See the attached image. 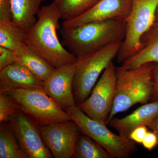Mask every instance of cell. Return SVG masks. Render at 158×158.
Here are the masks:
<instances>
[{"instance_id":"obj_1","label":"cell","mask_w":158,"mask_h":158,"mask_svg":"<svg viewBox=\"0 0 158 158\" xmlns=\"http://www.w3.org/2000/svg\"><path fill=\"white\" fill-rule=\"evenodd\" d=\"M37 16L36 22L26 32L24 43L55 68L76 62L77 58L58 38L62 16L55 0L42 6Z\"/></svg>"},{"instance_id":"obj_2","label":"cell","mask_w":158,"mask_h":158,"mask_svg":"<svg viewBox=\"0 0 158 158\" xmlns=\"http://www.w3.org/2000/svg\"><path fill=\"white\" fill-rule=\"evenodd\" d=\"M126 23L121 21H94L70 28L62 27V45L77 58L118 41H123Z\"/></svg>"},{"instance_id":"obj_3","label":"cell","mask_w":158,"mask_h":158,"mask_svg":"<svg viewBox=\"0 0 158 158\" xmlns=\"http://www.w3.org/2000/svg\"><path fill=\"white\" fill-rule=\"evenodd\" d=\"M156 62H148L138 68L116 69V92L107 125L117 113L134 105L148 103L152 98L153 70Z\"/></svg>"},{"instance_id":"obj_4","label":"cell","mask_w":158,"mask_h":158,"mask_svg":"<svg viewBox=\"0 0 158 158\" xmlns=\"http://www.w3.org/2000/svg\"><path fill=\"white\" fill-rule=\"evenodd\" d=\"M122 42L113 43L77 58L73 82V91L77 106L90 95L101 73L116 57Z\"/></svg>"},{"instance_id":"obj_5","label":"cell","mask_w":158,"mask_h":158,"mask_svg":"<svg viewBox=\"0 0 158 158\" xmlns=\"http://www.w3.org/2000/svg\"><path fill=\"white\" fill-rule=\"evenodd\" d=\"M13 98L19 111L27 114L38 125L54 124L71 120L46 93L43 88L18 89L5 91Z\"/></svg>"},{"instance_id":"obj_6","label":"cell","mask_w":158,"mask_h":158,"mask_svg":"<svg viewBox=\"0 0 158 158\" xmlns=\"http://www.w3.org/2000/svg\"><path fill=\"white\" fill-rule=\"evenodd\" d=\"M65 111L76 123L81 133L100 144L112 158H130L138 150L135 142L112 132L107 125L88 117L77 107Z\"/></svg>"},{"instance_id":"obj_7","label":"cell","mask_w":158,"mask_h":158,"mask_svg":"<svg viewBox=\"0 0 158 158\" xmlns=\"http://www.w3.org/2000/svg\"><path fill=\"white\" fill-rule=\"evenodd\" d=\"M158 0H132L126 23L125 37L116 58L119 63L135 55L141 48V39L155 22Z\"/></svg>"},{"instance_id":"obj_8","label":"cell","mask_w":158,"mask_h":158,"mask_svg":"<svg viewBox=\"0 0 158 158\" xmlns=\"http://www.w3.org/2000/svg\"><path fill=\"white\" fill-rule=\"evenodd\" d=\"M116 69L113 61L103 72L89 97L77 106L92 119L107 125L116 92Z\"/></svg>"},{"instance_id":"obj_9","label":"cell","mask_w":158,"mask_h":158,"mask_svg":"<svg viewBox=\"0 0 158 158\" xmlns=\"http://www.w3.org/2000/svg\"><path fill=\"white\" fill-rule=\"evenodd\" d=\"M7 121L27 158H53L43 140L39 125L30 116L19 111Z\"/></svg>"},{"instance_id":"obj_10","label":"cell","mask_w":158,"mask_h":158,"mask_svg":"<svg viewBox=\"0 0 158 158\" xmlns=\"http://www.w3.org/2000/svg\"><path fill=\"white\" fill-rule=\"evenodd\" d=\"M40 131L46 146L53 158H72L79 134L78 126L73 120L39 125Z\"/></svg>"},{"instance_id":"obj_11","label":"cell","mask_w":158,"mask_h":158,"mask_svg":"<svg viewBox=\"0 0 158 158\" xmlns=\"http://www.w3.org/2000/svg\"><path fill=\"white\" fill-rule=\"evenodd\" d=\"M132 6V0H100L88 11L71 19L64 20L62 28H70L86 23L102 21L126 22Z\"/></svg>"},{"instance_id":"obj_12","label":"cell","mask_w":158,"mask_h":158,"mask_svg":"<svg viewBox=\"0 0 158 158\" xmlns=\"http://www.w3.org/2000/svg\"><path fill=\"white\" fill-rule=\"evenodd\" d=\"M77 62V61H76ZM76 62L56 68L44 82L43 89L64 111L77 106L73 91V82Z\"/></svg>"},{"instance_id":"obj_13","label":"cell","mask_w":158,"mask_h":158,"mask_svg":"<svg viewBox=\"0 0 158 158\" xmlns=\"http://www.w3.org/2000/svg\"><path fill=\"white\" fill-rule=\"evenodd\" d=\"M157 116L158 102H151L142 105L123 118L113 117L108 125L116 130L118 135L130 139V134L135 128L142 125L148 127Z\"/></svg>"},{"instance_id":"obj_14","label":"cell","mask_w":158,"mask_h":158,"mask_svg":"<svg viewBox=\"0 0 158 158\" xmlns=\"http://www.w3.org/2000/svg\"><path fill=\"white\" fill-rule=\"evenodd\" d=\"M44 82L23 65L15 62L0 70V92L43 88Z\"/></svg>"},{"instance_id":"obj_15","label":"cell","mask_w":158,"mask_h":158,"mask_svg":"<svg viewBox=\"0 0 158 158\" xmlns=\"http://www.w3.org/2000/svg\"><path fill=\"white\" fill-rule=\"evenodd\" d=\"M138 53L122 63L124 68L135 69L148 62H158V21L153 24L141 39Z\"/></svg>"},{"instance_id":"obj_16","label":"cell","mask_w":158,"mask_h":158,"mask_svg":"<svg viewBox=\"0 0 158 158\" xmlns=\"http://www.w3.org/2000/svg\"><path fill=\"white\" fill-rule=\"evenodd\" d=\"M15 52L16 62L27 68L43 82L45 81L56 69L24 43Z\"/></svg>"},{"instance_id":"obj_17","label":"cell","mask_w":158,"mask_h":158,"mask_svg":"<svg viewBox=\"0 0 158 158\" xmlns=\"http://www.w3.org/2000/svg\"><path fill=\"white\" fill-rule=\"evenodd\" d=\"M46 0H11L12 20L27 32L37 21L36 15Z\"/></svg>"},{"instance_id":"obj_18","label":"cell","mask_w":158,"mask_h":158,"mask_svg":"<svg viewBox=\"0 0 158 158\" xmlns=\"http://www.w3.org/2000/svg\"><path fill=\"white\" fill-rule=\"evenodd\" d=\"M72 158H112L100 144L81 133L77 138Z\"/></svg>"},{"instance_id":"obj_19","label":"cell","mask_w":158,"mask_h":158,"mask_svg":"<svg viewBox=\"0 0 158 158\" xmlns=\"http://www.w3.org/2000/svg\"><path fill=\"white\" fill-rule=\"evenodd\" d=\"M0 123V158H27L8 121Z\"/></svg>"},{"instance_id":"obj_20","label":"cell","mask_w":158,"mask_h":158,"mask_svg":"<svg viewBox=\"0 0 158 158\" xmlns=\"http://www.w3.org/2000/svg\"><path fill=\"white\" fill-rule=\"evenodd\" d=\"M26 33L12 19L0 21V46L15 51L23 43Z\"/></svg>"},{"instance_id":"obj_21","label":"cell","mask_w":158,"mask_h":158,"mask_svg":"<svg viewBox=\"0 0 158 158\" xmlns=\"http://www.w3.org/2000/svg\"><path fill=\"white\" fill-rule=\"evenodd\" d=\"M62 19L66 20L81 15L92 8L100 0H55Z\"/></svg>"},{"instance_id":"obj_22","label":"cell","mask_w":158,"mask_h":158,"mask_svg":"<svg viewBox=\"0 0 158 158\" xmlns=\"http://www.w3.org/2000/svg\"><path fill=\"white\" fill-rule=\"evenodd\" d=\"M13 98L5 92H0V123L7 121L11 115L19 111Z\"/></svg>"},{"instance_id":"obj_23","label":"cell","mask_w":158,"mask_h":158,"mask_svg":"<svg viewBox=\"0 0 158 158\" xmlns=\"http://www.w3.org/2000/svg\"><path fill=\"white\" fill-rule=\"evenodd\" d=\"M16 62L14 51L0 46V70Z\"/></svg>"},{"instance_id":"obj_24","label":"cell","mask_w":158,"mask_h":158,"mask_svg":"<svg viewBox=\"0 0 158 158\" xmlns=\"http://www.w3.org/2000/svg\"><path fill=\"white\" fill-rule=\"evenodd\" d=\"M148 127L145 125L140 126L136 127L130 134V139L136 143L142 144L146 133L148 131Z\"/></svg>"},{"instance_id":"obj_25","label":"cell","mask_w":158,"mask_h":158,"mask_svg":"<svg viewBox=\"0 0 158 158\" xmlns=\"http://www.w3.org/2000/svg\"><path fill=\"white\" fill-rule=\"evenodd\" d=\"M145 149L151 151L158 145V137L156 133L148 131L142 143Z\"/></svg>"},{"instance_id":"obj_26","label":"cell","mask_w":158,"mask_h":158,"mask_svg":"<svg viewBox=\"0 0 158 158\" xmlns=\"http://www.w3.org/2000/svg\"><path fill=\"white\" fill-rule=\"evenodd\" d=\"M12 19L11 0H0V21Z\"/></svg>"},{"instance_id":"obj_27","label":"cell","mask_w":158,"mask_h":158,"mask_svg":"<svg viewBox=\"0 0 158 158\" xmlns=\"http://www.w3.org/2000/svg\"><path fill=\"white\" fill-rule=\"evenodd\" d=\"M152 81L153 90L151 102H158V62H156L153 70Z\"/></svg>"},{"instance_id":"obj_28","label":"cell","mask_w":158,"mask_h":158,"mask_svg":"<svg viewBox=\"0 0 158 158\" xmlns=\"http://www.w3.org/2000/svg\"><path fill=\"white\" fill-rule=\"evenodd\" d=\"M148 127L156 133L158 137V116L153 120L152 122L148 126Z\"/></svg>"},{"instance_id":"obj_29","label":"cell","mask_w":158,"mask_h":158,"mask_svg":"<svg viewBox=\"0 0 158 158\" xmlns=\"http://www.w3.org/2000/svg\"><path fill=\"white\" fill-rule=\"evenodd\" d=\"M158 21V6L157 8L156 11V16H155V21Z\"/></svg>"}]
</instances>
